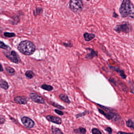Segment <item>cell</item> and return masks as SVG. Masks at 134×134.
<instances>
[{
    "label": "cell",
    "instance_id": "1",
    "mask_svg": "<svg viewBox=\"0 0 134 134\" xmlns=\"http://www.w3.org/2000/svg\"><path fill=\"white\" fill-rule=\"evenodd\" d=\"M119 12L123 17L127 16L134 19V6L129 0H124L122 3L119 9Z\"/></svg>",
    "mask_w": 134,
    "mask_h": 134
},
{
    "label": "cell",
    "instance_id": "2",
    "mask_svg": "<svg viewBox=\"0 0 134 134\" xmlns=\"http://www.w3.org/2000/svg\"><path fill=\"white\" fill-rule=\"evenodd\" d=\"M17 49L24 55L30 56L35 52L36 46L32 42L29 41H24L18 45Z\"/></svg>",
    "mask_w": 134,
    "mask_h": 134
},
{
    "label": "cell",
    "instance_id": "3",
    "mask_svg": "<svg viewBox=\"0 0 134 134\" xmlns=\"http://www.w3.org/2000/svg\"><path fill=\"white\" fill-rule=\"evenodd\" d=\"M69 5L71 10L76 14L80 13L83 7L82 1L78 0H71L70 1Z\"/></svg>",
    "mask_w": 134,
    "mask_h": 134
},
{
    "label": "cell",
    "instance_id": "4",
    "mask_svg": "<svg viewBox=\"0 0 134 134\" xmlns=\"http://www.w3.org/2000/svg\"><path fill=\"white\" fill-rule=\"evenodd\" d=\"M132 27L127 22L121 25H118L114 28V30L118 33L124 32L128 33L131 31Z\"/></svg>",
    "mask_w": 134,
    "mask_h": 134
},
{
    "label": "cell",
    "instance_id": "5",
    "mask_svg": "<svg viewBox=\"0 0 134 134\" xmlns=\"http://www.w3.org/2000/svg\"><path fill=\"white\" fill-rule=\"evenodd\" d=\"M21 120L23 125L27 128H32L35 125V122L34 121L26 116L22 118Z\"/></svg>",
    "mask_w": 134,
    "mask_h": 134
},
{
    "label": "cell",
    "instance_id": "6",
    "mask_svg": "<svg viewBox=\"0 0 134 134\" xmlns=\"http://www.w3.org/2000/svg\"><path fill=\"white\" fill-rule=\"evenodd\" d=\"M4 54L8 59H10L11 62L15 63H18L19 62V59L17 56L16 53L14 51L12 50L10 52H4Z\"/></svg>",
    "mask_w": 134,
    "mask_h": 134
},
{
    "label": "cell",
    "instance_id": "7",
    "mask_svg": "<svg viewBox=\"0 0 134 134\" xmlns=\"http://www.w3.org/2000/svg\"><path fill=\"white\" fill-rule=\"evenodd\" d=\"M29 96L32 100L36 103L41 104H43L45 103V101L41 96L35 93H31L29 94Z\"/></svg>",
    "mask_w": 134,
    "mask_h": 134
},
{
    "label": "cell",
    "instance_id": "8",
    "mask_svg": "<svg viewBox=\"0 0 134 134\" xmlns=\"http://www.w3.org/2000/svg\"><path fill=\"white\" fill-rule=\"evenodd\" d=\"M46 119L48 121L57 124H61L62 123V119L56 116L48 115L46 116Z\"/></svg>",
    "mask_w": 134,
    "mask_h": 134
},
{
    "label": "cell",
    "instance_id": "9",
    "mask_svg": "<svg viewBox=\"0 0 134 134\" xmlns=\"http://www.w3.org/2000/svg\"><path fill=\"white\" fill-rule=\"evenodd\" d=\"M14 101L17 104L20 105H25L28 102L27 99L25 98L22 96H16L14 98Z\"/></svg>",
    "mask_w": 134,
    "mask_h": 134
},
{
    "label": "cell",
    "instance_id": "10",
    "mask_svg": "<svg viewBox=\"0 0 134 134\" xmlns=\"http://www.w3.org/2000/svg\"><path fill=\"white\" fill-rule=\"evenodd\" d=\"M84 38L86 41H90L92 40L95 37L94 34H89L88 33H85L83 35Z\"/></svg>",
    "mask_w": 134,
    "mask_h": 134
},
{
    "label": "cell",
    "instance_id": "11",
    "mask_svg": "<svg viewBox=\"0 0 134 134\" xmlns=\"http://www.w3.org/2000/svg\"><path fill=\"white\" fill-rule=\"evenodd\" d=\"M0 85L1 88H3L4 89L7 90L9 88V85L8 84V83L6 81L1 79H0Z\"/></svg>",
    "mask_w": 134,
    "mask_h": 134
},
{
    "label": "cell",
    "instance_id": "12",
    "mask_svg": "<svg viewBox=\"0 0 134 134\" xmlns=\"http://www.w3.org/2000/svg\"><path fill=\"white\" fill-rule=\"evenodd\" d=\"M59 97L61 99H62V100L66 103H71V101L68 98V96L65 94H61L59 96Z\"/></svg>",
    "mask_w": 134,
    "mask_h": 134
},
{
    "label": "cell",
    "instance_id": "13",
    "mask_svg": "<svg viewBox=\"0 0 134 134\" xmlns=\"http://www.w3.org/2000/svg\"><path fill=\"white\" fill-rule=\"evenodd\" d=\"M51 130L52 134H64L59 129L55 127H52Z\"/></svg>",
    "mask_w": 134,
    "mask_h": 134
},
{
    "label": "cell",
    "instance_id": "14",
    "mask_svg": "<svg viewBox=\"0 0 134 134\" xmlns=\"http://www.w3.org/2000/svg\"><path fill=\"white\" fill-rule=\"evenodd\" d=\"M5 69H6V71L8 73V75H10V76H12L15 74V71L14 69L10 67H6Z\"/></svg>",
    "mask_w": 134,
    "mask_h": 134
},
{
    "label": "cell",
    "instance_id": "15",
    "mask_svg": "<svg viewBox=\"0 0 134 134\" xmlns=\"http://www.w3.org/2000/svg\"><path fill=\"white\" fill-rule=\"evenodd\" d=\"M74 132L76 133H80L81 134H85L86 130L83 127H80L77 129L74 130Z\"/></svg>",
    "mask_w": 134,
    "mask_h": 134
},
{
    "label": "cell",
    "instance_id": "16",
    "mask_svg": "<svg viewBox=\"0 0 134 134\" xmlns=\"http://www.w3.org/2000/svg\"><path fill=\"white\" fill-rule=\"evenodd\" d=\"M41 88L43 89L46 90V91H50L53 89V87L52 86L50 85H46V84H43V85H42Z\"/></svg>",
    "mask_w": 134,
    "mask_h": 134
},
{
    "label": "cell",
    "instance_id": "17",
    "mask_svg": "<svg viewBox=\"0 0 134 134\" xmlns=\"http://www.w3.org/2000/svg\"><path fill=\"white\" fill-rule=\"evenodd\" d=\"M34 75H34L33 72L31 71H27L25 73V76H26V77L29 78L30 79L33 78L34 76Z\"/></svg>",
    "mask_w": 134,
    "mask_h": 134
},
{
    "label": "cell",
    "instance_id": "18",
    "mask_svg": "<svg viewBox=\"0 0 134 134\" xmlns=\"http://www.w3.org/2000/svg\"><path fill=\"white\" fill-rule=\"evenodd\" d=\"M126 125L127 127L134 129V123L131 120H129L127 121Z\"/></svg>",
    "mask_w": 134,
    "mask_h": 134
},
{
    "label": "cell",
    "instance_id": "19",
    "mask_svg": "<svg viewBox=\"0 0 134 134\" xmlns=\"http://www.w3.org/2000/svg\"><path fill=\"white\" fill-rule=\"evenodd\" d=\"M4 36L7 37H12L15 36V34L14 33L5 32L4 33Z\"/></svg>",
    "mask_w": 134,
    "mask_h": 134
},
{
    "label": "cell",
    "instance_id": "20",
    "mask_svg": "<svg viewBox=\"0 0 134 134\" xmlns=\"http://www.w3.org/2000/svg\"><path fill=\"white\" fill-rule=\"evenodd\" d=\"M51 104L52 105V106L55 107L57 108L60 109H65V108L61 106V105H59V104L55 103V102H52V103H51Z\"/></svg>",
    "mask_w": 134,
    "mask_h": 134
},
{
    "label": "cell",
    "instance_id": "21",
    "mask_svg": "<svg viewBox=\"0 0 134 134\" xmlns=\"http://www.w3.org/2000/svg\"><path fill=\"white\" fill-rule=\"evenodd\" d=\"M96 55H97V54L96 53V52L94 51L92 49L91 52L90 54H88V57L90 59H92L94 56Z\"/></svg>",
    "mask_w": 134,
    "mask_h": 134
},
{
    "label": "cell",
    "instance_id": "22",
    "mask_svg": "<svg viewBox=\"0 0 134 134\" xmlns=\"http://www.w3.org/2000/svg\"><path fill=\"white\" fill-rule=\"evenodd\" d=\"M92 132L93 134H102L99 130L96 128L93 129Z\"/></svg>",
    "mask_w": 134,
    "mask_h": 134
},
{
    "label": "cell",
    "instance_id": "23",
    "mask_svg": "<svg viewBox=\"0 0 134 134\" xmlns=\"http://www.w3.org/2000/svg\"><path fill=\"white\" fill-rule=\"evenodd\" d=\"M0 48H2L4 49H7V48H8V46H7V45H5L3 42L1 41H0Z\"/></svg>",
    "mask_w": 134,
    "mask_h": 134
},
{
    "label": "cell",
    "instance_id": "24",
    "mask_svg": "<svg viewBox=\"0 0 134 134\" xmlns=\"http://www.w3.org/2000/svg\"><path fill=\"white\" fill-rule=\"evenodd\" d=\"M55 112H56V113L58 114L59 115H61V116H62L64 114L63 113L62 111H60L59 110L55 109Z\"/></svg>",
    "mask_w": 134,
    "mask_h": 134
},
{
    "label": "cell",
    "instance_id": "25",
    "mask_svg": "<svg viewBox=\"0 0 134 134\" xmlns=\"http://www.w3.org/2000/svg\"><path fill=\"white\" fill-rule=\"evenodd\" d=\"M105 131L107 132H108V133L109 134H112V129L111 127H108L105 129Z\"/></svg>",
    "mask_w": 134,
    "mask_h": 134
},
{
    "label": "cell",
    "instance_id": "26",
    "mask_svg": "<svg viewBox=\"0 0 134 134\" xmlns=\"http://www.w3.org/2000/svg\"><path fill=\"white\" fill-rule=\"evenodd\" d=\"M86 114V112H85L84 113H80V114H77L76 115V117L77 118H78L80 117H82V116H85Z\"/></svg>",
    "mask_w": 134,
    "mask_h": 134
},
{
    "label": "cell",
    "instance_id": "27",
    "mask_svg": "<svg viewBox=\"0 0 134 134\" xmlns=\"http://www.w3.org/2000/svg\"><path fill=\"white\" fill-rule=\"evenodd\" d=\"M5 118H2V116H1V117H0V124H3L5 123Z\"/></svg>",
    "mask_w": 134,
    "mask_h": 134
},
{
    "label": "cell",
    "instance_id": "28",
    "mask_svg": "<svg viewBox=\"0 0 134 134\" xmlns=\"http://www.w3.org/2000/svg\"><path fill=\"white\" fill-rule=\"evenodd\" d=\"M118 134H133L132 133H125V132H119Z\"/></svg>",
    "mask_w": 134,
    "mask_h": 134
},
{
    "label": "cell",
    "instance_id": "29",
    "mask_svg": "<svg viewBox=\"0 0 134 134\" xmlns=\"http://www.w3.org/2000/svg\"><path fill=\"white\" fill-rule=\"evenodd\" d=\"M3 71V69L2 68V65H0V71L2 72V71Z\"/></svg>",
    "mask_w": 134,
    "mask_h": 134
}]
</instances>
